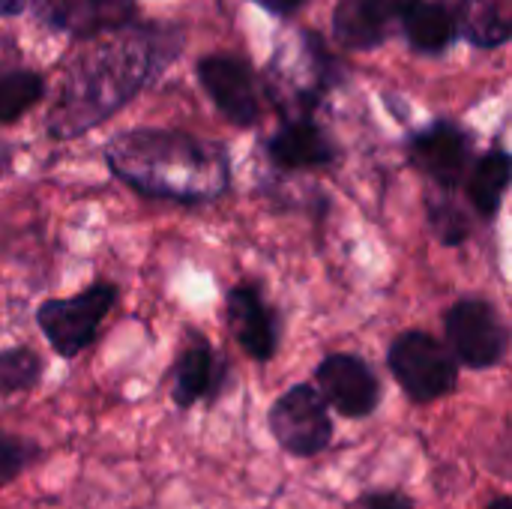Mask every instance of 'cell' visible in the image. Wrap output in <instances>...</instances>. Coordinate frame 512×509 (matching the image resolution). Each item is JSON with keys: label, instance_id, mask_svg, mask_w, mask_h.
<instances>
[{"label": "cell", "instance_id": "obj_1", "mask_svg": "<svg viewBox=\"0 0 512 509\" xmlns=\"http://www.w3.org/2000/svg\"><path fill=\"white\" fill-rule=\"evenodd\" d=\"M156 51L150 33H120L81 54L48 117L51 135L72 138L114 114L153 72Z\"/></svg>", "mask_w": 512, "mask_h": 509}, {"label": "cell", "instance_id": "obj_2", "mask_svg": "<svg viewBox=\"0 0 512 509\" xmlns=\"http://www.w3.org/2000/svg\"><path fill=\"white\" fill-rule=\"evenodd\" d=\"M108 165L120 180L147 195L183 201L213 198L228 180L216 144L162 129H138L114 138L108 147Z\"/></svg>", "mask_w": 512, "mask_h": 509}, {"label": "cell", "instance_id": "obj_3", "mask_svg": "<svg viewBox=\"0 0 512 509\" xmlns=\"http://www.w3.org/2000/svg\"><path fill=\"white\" fill-rule=\"evenodd\" d=\"M114 300V285H93L72 300H48L39 306V327L60 357H78L93 342Z\"/></svg>", "mask_w": 512, "mask_h": 509}, {"label": "cell", "instance_id": "obj_4", "mask_svg": "<svg viewBox=\"0 0 512 509\" xmlns=\"http://www.w3.org/2000/svg\"><path fill=\"white\" fill-rule=\"evenodd\" d=\"M390 366L402 387L420 399H441L456 384V366L447 357V351L426 333H408L402 336L390 351Z\"/></svg>", "mask_w": 512, "mask_h": 509}, {"label": "cell", "instance_id": "obj_5", "mask_svg": "<svg viewBox=\"0 0 512 509\" xmlns=\"http://www.w3.org/2000/svg\"><path fill=\"white\" fill-rule=\"evenodd\" d=\"M270 423H273L276 441L288 453H297V456H312L330 441V420H327L324 402L309 387L288 390L276 402Z\"/></svg>", "mask_w": 512, "mask_h": 509}, {"label": "cell", "instance_id": "obj_6", "mask_svg": "<svg viewBox=\"0 0 512 509\" xmlns=\"http://www.w3.org/2000/svg\"><path fill=\"white\" fill-rule=\"evenodd\" d=\"M447 333H450L456 354L468 366H477V369L498 363L507 348V336H504L498 315L480 300L459 303L447 318Z\"/></svg>", "mask_w": 512, "mask_h": 509}, {"label": "cell", "instance_id": "obj_7", "mask_svg": "<svg viewBox=\"0 0 512 509\" xmlns=\"http://www.w3.org/2000/svg\"><path fill=\"white\" fill-rule=\"evenodd\" d=\"M33 6L39 21L72 36L120 30L135 15L132 0H36Z\"/></svg>", "mask_w": 512, "mask_h": 509}, {"label": "cell", "instance_id": "obj_8", "mask_svg": "<svg viewBox=\"0 0 512 509\" xmlns=\"http://www.w3.org/2000/svg\"><path fill=\"white\" fill-rule=\"evenodd\" d=\"M201 84L207 87L216 108L237 126H249L258 117V96L249 69L234 57H207L198 66Z\"/></svg>", "mask_w": 512, "mask_h": 509}, {"label": "cell", "instance_id": "obj_9", "mask_svg": "<svg viewBox=\"0 0 512 509\" xmlns=\"http://www.w3.org/2000/svg\"><path fill=\"white\" fill-rule=\"evenodd\" d=\"M318 384L327 402L345 417H363L375 408L378 384L357 357H330L318 369Z\"/></svg>", "mask_w": 512, "mask_h": 509}, {"label": "cell", "instance_id": "obj_10", "mask_svg": "<svg viewBox=\"0 0 512 509\" xmlns=\"http://www.w3.org/2000/svg\"><path fill=\"white\" fill-rule=\"evenodd\" d=\"M417 0H342L336 9V36L348 48L378 45L390 18H405Z\"/></svg>", "mask_w": 512, "mask_h": 509}, {"label": "cell", "instance_id": "obj_11", "mask_svg": "<svg viewBox=\"0 0 512 509\" xmlns=\"http://www.w3.org/2000/svg\"><path fill=\"white\" fill-rule=\"evenodd\" d=\"M228 318H231V330L240 339V345L255 357V360H267L273 354V324L270 315L264 309V303L258 300V294L252 288H234L228 297Z\"/></svg>", "mask_w": 512, "mask_h": 509}, {"label": "cell", "instance_id": "obj_12", "mask_svg": "<svg viewBox=\"0 0 512 509\" xmlns=\"http://www.w3.org/2000/svg\"><path fill=\"white\" fill-rule=\"evenodd\" d=\"M465 156H468V144L450 126H435L432 132H426L414 141L417 165L441 183L459 180V174L465 168Z\"/></svg>", "mask_w": 512, "mask_h": 509}, {"label": "cell", "instance_id": "obj_13", "mask_svg": "<svg viewBox=\"0 0 512 509\" xmlns=\"http://www.w3.org/2000/svg\"><path fill=\"white\" fill-rule=\"evenodd\" d=\"M270 153L285 168H312V165H321V162L330 159V147H327L324 135L318 129H312L309 123L285 126L273 138Z\"/></svg>", "mask_w": 512, "mask_h": 509}, {"label": "cell", "instance_id": "obj_14", "mask_svg": "<svg viewBox=\"0 0 512 509\" xmlns=\"http://www.w3.org/2000/svg\"><path fill=\"white\" fill-rule=\"evenodd\" d=\"M216 387V360L213 351L204 342H192L180 363H177V378H174V399L177 405H192L204 396H210Z\"/></svg>", "mask_w": 512, "mask_h": 509}, {"label": "cell", "instance_id": "obj_15", "mask_svg": "<svg viewBox=\"0 0 512 509\" xmlns=\"http://www.w3.org/2000/svg\"><path fill=\"white\" fill-rule=\"evenodd\" d=\"M462 27L477 45H501L512 36V0H462Z\"/></svg>", "mask_w": 512, "mask_h": 509}, {"label": "cell", "instance_id": "obj_16", "mask_svg": "<svg viewBox=\"0 0 512 509\" xmlns=\"http://www.w3.org/2000/svg\"><path fill=\"white\" fill-rule=\"evenodd\" d=\"M405 27H408V39L426 51L444 48L456 33V21L450 9L441 3H414L405 15Z\"/></svg>", "mask_w": 512, "mask_h": 509}, {"label": "cell", "instance_id": "obj_17", "mask_svg": "<svg viewBox=\"0 0 512 509\" xmlns=\"http://www.w3.org/2000/svg\"><path fill=\"white\" fill-rule=\"evenodd\" d=\"M510 180L512 159L507 153H489V156L477 165V171H474V177H471V198H474V204H477V210H480L483 216H492V213L498 210V204H501V198H504Z\"/></svg>", "mask_w": 512, "mask_h": 509}, {"label": "cell", "instance_id": "obj_18", "mask_svg": "<svg viewBox=\"0 0 512 509\" xmlns=\"http://www.w3.org/2000/svg\"><path fill=\"white\" fill-rule=\"evenodd\" d=\"M45 93V84L36 72L18 69L0 75V123H9L21 117L27 108H33Z\"/></svg>", "mask_w": 512, "mask_h": 509}, {"label": "cell", "instance_id": "obj_19", "mask_svg": "<svg viewBox=\"0 0 512 509\" xmlns=\"http://www.w3.org/2000/svg\"><path fill=\"white\" fill-rule=\"evenodd\" d=\"M42 375V363L33 351L27 348H12L0 351V393H24L30 390Z\"/></svg>", "mask_w": 512, "mask_h": 509}, {"label": "cell", "instance_id": "obj_20", "mask_svg": "<svg viewBox=\"0 0 512 509\" xmlns=\"http://www.w3.org/2000/svg\"><path fill=\"white\" fill-rule=\"evenodd\" d=\"M39 456V450L27 441L15 438H0V489L9 486L15 477L24 474V468Z\"/></svg>", "mask_w": 512, "mask_h": 509}, {"label": "cell", "instance_id": "obj_21", "mask_svg": "<svg viewBox=\"0 0 512 509\" xmlns=\"http://www.w3.org/2000/svg\"><path fill=\"white\" fill-rule=\"evenodd\" d=\"M504 267H507V279L512 285V207L504 219Z\"/></svg>", "mask_w": 512, "mask_h": 509}, {"label": "cell", "instance_id": "obj_22", "mask_svg": "<svg viewBox=\"0 0 512 509\" xmlns=\"http://www.w3.org/2000/svg\"><path fill=\"white\" fill-rule=\"evenodd\" d=\"M369 509H411V504L399 495H378V498H372Z\"/></svg>", "mask_w": 512, "mask_h": 509}, {"label": "cell", "instance_id": "obj_23", "mask_svg": "<svg viewBox=\"0 0 512 509\" xmlns=\"http://www.w3.org/2000/svg\"><path fill=\"white\" fill-rule=\"evenodd\" d=\"M258 3H264V6L273 9V12H291V9H297L303 0H258Z\"/></svg>", "mask_w": 512, "mask_h": 509}, {"label": "cell", "instance_id": "obj_24", "mask_svg": "<svg viewBox=\"0 0 512 509\" xmlns=\"http://www.w3.org/2000/svg\"><path fill=\"white\" fill-rule=\"evenodd\" d=\"M27 6V0H0V15H18Z\"/></svg>", "mask_w": 512, "mask_h": 509}, {"label": "cell", "instance_id": "obj_25", "mask_svg": "<svg viewBox=\"0 0 512 509\" xmlns=\"http://www.w3.org/2000/svg\"><path fill=\"white\" fill-rule=\"evenodd\" d=\"M6 165H9V150H6V144L0 141V177H3V171H6Z\"/></svg>", "mask_w": 512, "mask_h": 509}, {"label": "cell", "instance_id": "obj_26", "mask_svg": "<svg viewBox=\"0 0 512 509\" xmlns=\"http://www.w3.org/2000/svg\"><path fill=\"white\" fill-rule=\"evenodd\" d=\"M489 509H512V501H507V498H501V501H495Z\"/></svg>", "mask_w": 512, "mask_h": 509}]
</instances>
